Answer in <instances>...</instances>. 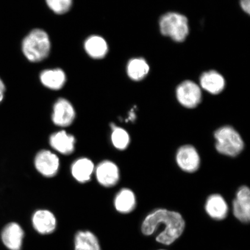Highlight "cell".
Masks as SVG:
<instances>
[{
	"label": "cell",
	"instance_id": "4fadbf2b",
	"mask_svg": "<svg viewBox=\"0 0 250 250\" xmlns=\"http://www.w3.org/2000/svg\"><path fill=\"white\" fill-rule=\"evenodd\" d=\"M34 229L42 234L54 232L56 228V219L52 212L47 210H39L34 212L32 217Z\"/></svg>",
	"mask_w": 250,
	"mask_h": 250
},
{
	"label": "cell",
	"instance_id": "6da1fadb",
	"mask_svg": "<svg viewBox=\"0 0 250 250\" xmlns=\"http://www.w3.org/2000/svg\"><path fill=\"white\" fill-rule=\"evenodd\" d=\"M163 226V230L156 237L158 243L170 245L179 238L185 229V221L179 212L159 208L149 214L142 226V233L151 236L155 233V228Z\"/></svg>",
	"mask_w": 250,
	"mask_h": 250
},
{
	"label": "cell",
	"instance_id": "cb8c5ba5",
	"mask_svg": "<svg viewBox=\"0 0 250 250\" xmlns=\"http://www.w3.org/2000/svg\"><path fill=\"white\" fill-rule=\"evenodd\" d=\"M5 86L4 83L0 78V104L3 101L4 99V95L5 92Z\"/></svg>",
	"mask_w": 250,
	"mask_h": 250
},
{
	"label": "cell",
	"instance_id": "277c9868",
	"mask_svg": "<svg viewBox=\"0 0 250 250\" xmlns=\"http://www.w3.org/2000/svg\"><path fill=\"white\" fill-rule=\"evenodd\" d=\"M159 26L163 35L169 37L177 42H184L189 33L187 18L175 12L164 15L161 19Z\"/></svg>",
	"mask_w": 250,
	"mask_h": 250
},
{
	"label": "cell",
	"instance_id": "9a60e30c",
	"mask_svg": "<svg viewBox=\"0 0 250 250\" xmlns=\"http://www.w3.org/2000/svg\"><path fill=\"white\" fill-rule=\"evenodd\" d=\"M95 167L93 162L87 158L78 159L71 166L72 176L78 182L85 183L91 179Z\"/></svg>",
	"mask_w": 250,
	"mask_h": 250
},
{
	"label": "cell",
	"instance_id": "ac0fdd59",
	"mask_svg": "<svg viewBox=\"0 0 250 250\" xmlns=\"http://www.w3.org/2000/svg\"><path fill=\"white\" fill-rule=\"evenodd\" d=\"M41 82L47 88L59 90L66 82V76L63 71L59 68L43 71L40 75Z\"/></svg>",
	"mask_w": 250,
	"mask_h": 250
},
{
	"label": "cell",
	"instance_id": "ba28073f",
	"mask_svg": "<svg viewBox=\"0 0 250 250\" xmlns=\"http://www.w3.org/2000/svg\"><path fill=\"white\" fill-rule=\"evenodd\" d=\"M75 118L76 111L71 103L67 99H59L53 108V123L59 127H68L73 123Z\"/></svg>",
	"mask_w": 250,
	"mask_h": 250
},
{
	"label": "cell",
	"instance_id": "8fae6325",
	"mask_svg": "<svg viewBox=\"0 0 250 250\" xmlns=\"http://www.w3.org/2000/svg\"><path fill=\"white\" fill-rule=\"evenodd\" d=\"M24 231L17 223H9L1 232V240L9 250H21L24 238Z\"/></svg>",
	"mask_w": 250,
	"mask_h": 250
},
{
	"label": "cell",
	"instance_id": "484cf974",
	"mask_svg": "<svg viewBox=\"0 0 250 250\" xmlns=\"http://www.w3.org/2000/svg\"><path fill=\"white\" fill-rule=\"evenodd\" d=\"M136 117V115L135 114V112H134V109H132V110H131L130 112L128 120L130 121H133L135 120Z\"/></svg>",
	"mask_w": 250,
	"mask_h": 250
},
{
	"label": "cell",
	"instance_id": "52a82bcc",
	"mask_svg": "<svg viewBox=\"0 0 250 250\" xmlns=\"http://www.w3.org/2000/svg\"><path fill=\"white\" fill-rule=\"evenodd\" d=\"M176 159L179 167L187 173H194L199 169L201 165L199 153L191 145L181 146L177 150Z\"/></svg>",
	"mask_w": 250,
	"mask_h": 250
},
{
	"label": "cell",
	"instance_id": "8992f818",
	"mask_svg": "<svg viewBox=\"0 0 250 250\" xmlns=\"http://www.w3.org/2000/svg\"><path fill=\"white\" fill-rule=\"evenodd\" d=\"M37 171L46 177H52L58 173L60 161L57 155L49 150L43 149L37 153L34 159Z\"/></svg>",
	"mask_w": 250,
	"mask_h": 250
},
{
	"label": "cell",
	"instance_id": "e0dca14e",
	"mask_svg": "<svg viewBox=\"0 0 250 250\" xmlns=\"http://www.w3.org/2000/svg\"><path fill=\"white\" fill-rule=\"evenodd\" d=\"M201 85L203 89L213 95L221 93L226 85L224 78L215 71L206 72L201 78Z\"/></svg>",
	"mask_w": 250,
	"mask_h": 250
},
{
	"label": "cell",
	"instance_id": "4316f807",
	"mask_svg": "<svg viewBox=\"0 0 250 250\" xmlns=\"http://www.w3.org/2000/svg\"></svg>",
	"mask_w": 250,
	"mask_h": 250
},
{
	"label": "cell",
	"instance_id": "603a6c76",
	"mask_svg": "<svg viewBox=\"0 0 250 250\" xmlns=\"http://www.w3.org/2000/svg\"><path fill=\"white\" fill-rule=\"evenodd\" d=\"M50 9L57 14H63L70 10L73 0H46Z\"/></svg>",
	"mask_w": 250,
	"mask_h": 250
},
{
	"label": "cell",
	"instance_id": "30bf717a",
	"mask_svg": "<svg viewBox=\"0 0 250 250\" xmlns=\"http://www.w3.org/2000/svg\"><path fill=\"white\" fill-rule=\"evenodd\" d=\"M234 217L243 223H249L250 220V192L248 187L239 188L233 202Z\"/></svg>",
	"mask_w": 250,
	"mask_h": 250
},
{
	"label": "cell",
	"instance_id": "5bb4252c",
	"mask_svg": "<svg viewBox=\"0 0 250 250\" xmlns=\"http://www.w3.org/2000/svg\"><path fill=\"white\" fill-rule=\"evenodd\" d=\"M205 210L208 214L215 220H223L228 213V204L220 194H212L206 201Z\"/></svg>",
	"mask_w": 250,
	"mask_h": 250
},
{
	"label": "cell",
	"instance_id": "7a4b0ae2",
	"mask_svg": "<svg viewBox=\"0 0 250 250\" xmlns=\"http://www.w3.org/2000/svg\"><path fill=\"white\" fill-rule=\"evenodd\" d=\"M22 51L30 62L44 60L51 51V42L48 34L42 29L31 31L23 40Z\"/></svg>",
	"mask_w": 250,
	"mask_h": 250
},
{
	"label": "cell",
	"instance_id": "2e32d148",
	"mask_svg": "<svg viewBox=\"0 0 250 250\" xmlns=\"http://www.w3.org/2000/svg\"><path fill=\"white\" fill-rule=\"evenodd\" d=\"M136 206L135 194L129 188H123L115 196L114 206L121 213L127 214L133 211Z\"/></svg>",
	"mask_w": 250,
	"mask_h": 250
},
{
	"label": "cell",
	"instance_id": "9c48e42d",
	"mask_svg": "<svg viewBox=\"0 0 250 250\" xmlns=\"http://www.w3.org/2000/svg\"><path fill=\"white\" fill-rule=\"evenodd\" d=\"M97 180L101 186L107 188L116 185L120 179V170L113 162L103 161L95 168Z\"/></svg>",
	"mask_w": 250,
	"mask_h": 250
},
{
	"label": "cell",
	"instance_id": "44dd1931",
	"mask_svg": "<svg viewBox=\"0 0 250 250\" xmlns=\"http://www.w3.org/2000/svg\"><path fill=\"white\" fill-rule=\"evenodd\" d=\"M149 67L145 59L135 58L130 61L127 66V73L131 79L140 81L148 74Z\"/></svg>",
	"mask_w": 250,
	"mask_h": 250
},
{
	"label": "cell",
	"instance_id": "5b68a950",
	"mask_svg": "<svg viewBox=\"0 0 250 250\" xmlns=\"http://www.w3.org/2000/svg\"><path fill=\"white\" fill-rule=\"evenodd\" d=\"M176 96L183 107L194 108L202 101V91L200 87L190 81H184L177 87Z\"/></svg>",
	"mask_w": 250,
	"mask_h": 250
},
{
	"label": "cell",
	"instance_id": "3957f363",
	"mask_svg": "<svg viewBox=\"0 0 250 250\" xmlns=\"http://www.w3.org/2000/svg\"><path fill=\"white\" fill-rule=\"evenodd\" d=\"M215 148L220 154L230 157L239 155L245 148V143L240 134L230 126H222L214 132Z\"/></svg>",
	"mask_w": 250,
	"mask_h": 250
},
{
	"label": "cell",
	"instance_id": "ffe728a7",
	"mask_svg": "<svg viewBox=\"0 0 250 250\" xmlns=\"http://www.w3.org/2000/svg\"><path fill=\"white\" fill-rule=\"evenodd\" d=\"M75 250H101L98 238L90 231H79L75 236Z\"/></svg>",
	"mask_w": 250,
	"mask_h": 250
},
{
	"label": "cell",
	"instance_id": "7402d4cb",
	"mask_svg": "<svg viewBox=\"0 0 250 250\" xmlns=\"http://www.w3.org/2000/svg\"><path fill=\"white\" fill-rule=\"evenodd\" d=\"M112 133L111 136L112 145L115 148L121 151L126 149L130 143L129 133L123 128L118 127L114 124L111 125Z\"/></svg>",
	"mask_w": 250,
	"mask_h": 250
},
{
	"label": "cell",
	"instance_id": "d6986e66",
	"mask_svg": "<svg viewBox=\"0 0 250 250\" xmlns=\"http://www.w3.org/2000/svg\"><path fill=\"white\" fill-rule=\"evenodd\" d=\"M84 48L87 54L95 59L105 57L108 51L107 42L99 36H92L87 38L84 43Z\"/></svg>",
	"mask_w": 250,
	"mask_h": 250
},
{
	"label": "cell",
	"instance_id": "7c38bea8",
	"mask_svg": "<svg viewBox=\"0 0 250 250\" xmlns=\"http://www.w3.org/2000/svg\"><path fill=\"white\" fill-rule=\"evenodd\" d=\"M76 139L72 134L65 130L53 133L49 138V145L60 154L68 155L74 151Z\"/></svg>",
	"mask_w": 250,
	"mask_h": 250
},
{
	"label": "cell",
	"instance_id": "d4e9b609",
	"mask_svg": "<svg viewBox=\"0 0 250 250\" xmlns=\"http://www.w3.org/2000/svg\"><path fill=\"white\" fill-rule=\"evenodd\" d=\"M250 0H241L240 1L242 9L248 14H250Z\"/></svg>",
	"mask_w": 250,
	"mask_h": 250
}]
</instances>
